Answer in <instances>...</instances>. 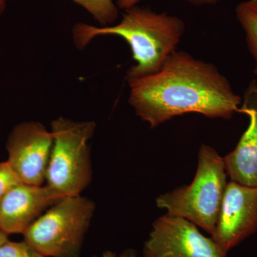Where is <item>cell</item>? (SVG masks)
<instances>
[{"instance_id":"6da1fadb","label":"cell","mask_w":257,"mask_h":257,"mask_svg":"<svg viewBox=\"0 0 257 257\" xmlns=\"http://www.w3.org/2000/svg\"><path fill=\"white\" fill-rule=\"evenodd\" d=\"M128 82V102L152 128L188 113L229 119L242 101L215 65L184 51L175 50L157 73Z\"/></svg>"},{"instance_id":"7a4b0ae2","label":"cell","mask_w":257,"mask_h":257,"mask_svg":"<svg viewBox=\"0 0 257 257\" xmlns=\"http://www.w3.org/2000/svg\"><path fill=\"white\" fill-rule=\"evenodd\" d=\"M184 31L185 25L178 17L136 5L124 10L119 23L98 28L79 23L74 25L72 35L79 49L85 48L99 36L112 35L124 40L136 62L127 72V80H132L158 72L176 50Z\"/></svg>"},{"instance_id":"3957f363","label":"cell","mask_w":257,"mask_h":257,"mask_svg":"<svg viewBox=\"0 0 257 257\" xmlns=\"http://www.w3.org/2000/svg\"><path fill=\"white\" fill-rule=\"evenodd\" d=\"M226 176L223 157L213 147L202 145L192 183L161 194L156 199L157 207L190 221L211 236L227 186Z\"/></svg>"},{"instance_id":"277c9868","label":"cell","mask_w":257,"mask_h":257,"mask_svg":"<svg viewBox=\"0 0 257 257\" xmlns=\"http://www.w3.org/2000/svg\"><path fill=\"white\" fill-rule=\"evenodd\" d=\"M96 127L94 121L63 116L51 124L53 145L45 182L62 198L79 195L92 180L89 143Z\"/></svg>"},{"instance_id":"5b68a950","label":"cell","mask_w":257,"mask_h":257,"mask_svg":"<svg viewBox=\"0 0 257 257\" xmlns=\"http://www.w3.org/2000/svg\"><path fill=\"white\" fill-rule=\"evenodd\" d=\"M95 204L79 195L61 199L24 232V241L45 257H81Z\"/></svg>"},{"instance_id":"8992f818","label":"cell","mask_w":257,"mask_h":257,"mask_svg":"<svg viewBox=\"0 0 257 257\" xmlns=\"http://www.w3.org/2000/svg\"><path fill=\"white\" fill-rule=\"evenodd\" d=\"M227 253L190 221L168 214L153 223L143 249V257H226Z\"/></svg>"},{"instance_id":"52a82bcc","label":"cell","mask_w":257,"mask_h":257,"mask_svg":"<svg viewBox=\"0 0 257 257\" xmlns=\"http://www.w3.org/2000/svg\"><path fill=\"white\" fill-rule=\"evenodd\" d=\"M52 145V132L38 121H25L12 130L8 162L23 183L43 185Z\"/></svg>"},{"instance_id":"ba28073f","label":"cell","mask_w":257,"mask_h":257,"mask_svg":"<svg viewBox=\"0 0 257 257\" xmlns=\"http://www.w3.org/2000/svg\"><path fill=\"white\" fill-rule=\"evenodd\" d=\"M257 231V187L230 181L211 237L226 252Z\"/></svg>"},{"instance_id":"9c48e42d","label":"cell","mask_w":257,"mask_h":257,"mask_svg":"<svg viewBox=\"0 0 257 257\" xmlns=\"http://www.w3.org/2000/svg\"><path fill=\"white\" fill-rule=\"evenodd\" d=\"M62 199L47 185L21 183L0 198V231L22 234L44 211Z\"/></svg>"},{"instance_id":"30bf717a","label":"cell","mask_w":257,"mask_h":257,"mask_svg":"<svg viewBox=\"0 0 257 257\" xmlns=\"http://www.w3.org/2000/svg\"><path fill=\"white\" fill-rule=\"evenodd\" d=\"M239 112L247 115L249 124L232 152L223 157L231 181L257 187V82L245 91Z\"/></svg>"},{"instance_id":"8fae6325","label":"cell","mask_w":257,"mask_h":257,"mask_svg":"<svg viewBox=\"0 0 257 257\" xmlns=\"http://www.w3.org/2000/svg\"><path fill=\"white\" fill-rule=\"evenodd\" d=\"M236 18L246 35V42L257 69V0H245L236 6Z\"/></svg>"},{"instance_id":"7c38bea8","label":"cell","mask_w":257,"mask_h":257,"mask_svg":"<svg viewBox=\"0 0 257 257\" xmlns=\"http://www.w3.org/2000/svg\"><path fill=\"white\" fill-rule=\"evenodd\" d=\"M87 11L101 26L114 25L119 18V8L114 0H72Z\"/></svg>"},{"instance_id":"4fadbf2b","label":"cell","mask_w":257,"mask_h":257,"mask_svg":"<svg viewBox=\"0 0 257 257\" xmlns=\"http://www.w3.org/2000/svg\"><path fill=\"white\" fill-rule=\"evenodd\" d=\"M0 257H45L25 241H11L9 239L0 246Z\"/></svg>"},{"instance_id":"5bb4252c","label":"cell","mask_w":257,"mask_h":257,"mask_svg":"<svg viewBox=\"0 0 257 257\" xmlns=\"http://www.w3.org/2000/svg\"><path fill=\"white\" fill-rule=\"evenodd\" d=\"M23 183L9 162H0V198L18 184Z\"/></svg>"},{"instance_id":"9a60e30c","label":"cell","mask_w":257,"mask_h":257,"mask_svg":"<svg viewBox=\"0 0 257 257\" xmlns=\"http://www.w3.org/2000/svg\"><path fill=\"white\" fill-rule=\"evenodd\" d=\"M141 0H117L116 6L119 9L126 10L138 5Z\"/></svg>"},{"instance_id":"2e32d148","label":"cell","mask_w":257,"mask_h":257,"mask_svg":"<svg viewBox=\"0 0 257 257\" xmlns=\"http://www.w3.org/2000/svg\"><path fill=\"white\" fill-rule=\"evenodd\" d=\"M189 4L194 6H204V5H214L218 3L219 0H187Z\"/></svg>"},{"instance_id":"e0dca14e","label":"cell","mask_w":257,"mask_h":257,"mask_svg":"<svg viewBox=\"0 0 257 257\" xmlns=\"http://www.w3.org/2000/svg\"><path fill=\"white\" fill-rule=\"evenodd\" d=\"M117 257H138V253L133 248H127L120 253L119 256Z\"/></svg>"},{"instance_id":"ac0fdd59","label":"cell","mask_w":257,"mask_h":257,"mask_svg":"<svg viewBox=\"0 0 257 257\" xmlns=\"http://www.w3.org/2000/svg\"><path fill=\"white\" fill-rule=\"evenodd\" d=\"M92 257H117V255L114 251L107 250V251H104V252L101 253L99 256H94Z\"/></svg>"},{"instance_id":"d6986e66","label":"cell","mask_w":257,"mask_h":257,"mask_svg":"<svg viewBox=\"0 0 257 257\" xmlns=\"http://www.w3.org/2000/svg\"><path fill=\"white\" fill-rule=\"evenodd\" d=\"M9 0H0V17L4 14Z\"/></svg>"},{"instance_id":"ffe728a7","label":"cell","mask_w":257,"mask_h":257,"mask_svg":"<svg viewBox=\"0 0 257 257\" xmlns=\"http://www.w3.org/2000/svg\"><path fill=\"white\" fill-rule=\"evenodd\" d=\"M8 240V236L3 233V231H0V246L3 244L5 242H6Z\"/></svg>"},{"instance_id":"44dd1931","label":"cell","mask_w":257,"mask_h":257,"mask_svg":"<svg viewBox=\"0 0 257 257\" xmlns=\"http://www.w3.org/2000/svg\"><path fill=\"white\" fill-rule=\"evenodd\" d=\"M254 73L256 74L257 75V69H254Z\"/></svg>"}]
</instances>
